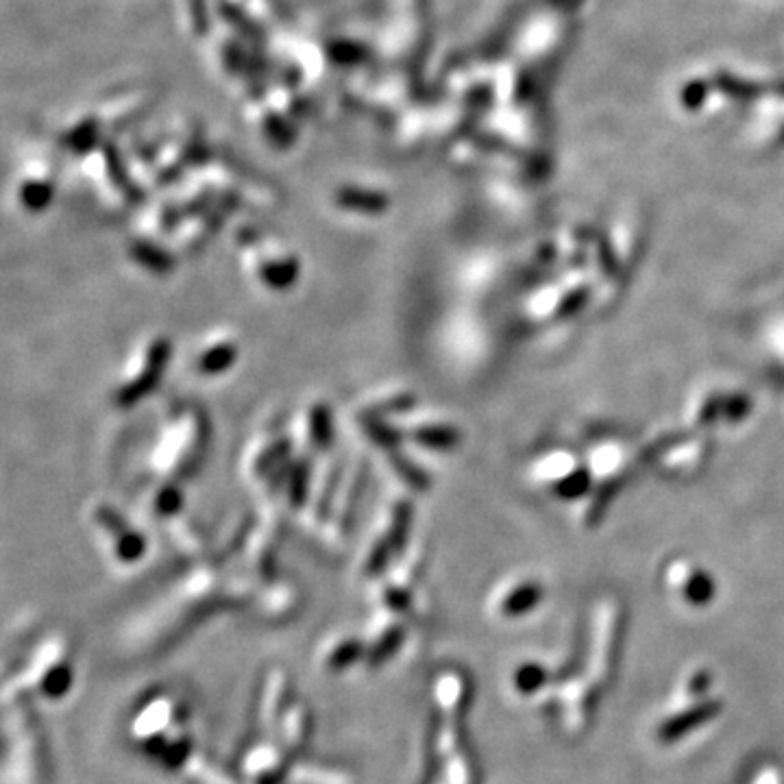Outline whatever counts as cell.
<instances>
[{
  "label": "cell",
  "instance_id": "obj_1",
  "mask_svg": "<svg viewBox=\"0 0 784 784\" xmlns=\"http://www.w3.org/2000/svg\"><path fill=\"white\" fill-rule=\"evenodd\" d=\"M235 349L233 344L221 342L216 347H212V351H205L201 358V370L203 373H218V370L229 369Z\"/></svg>",
  "mask_w": 784,
  "mask_h": 784
}]
</instances>
